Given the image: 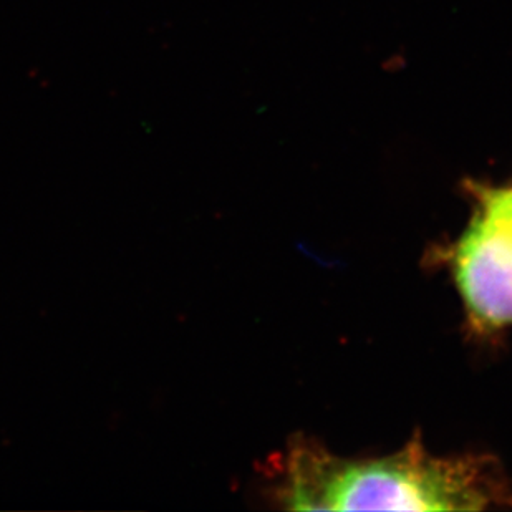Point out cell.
<instances>
[{"instance_id":"6da1fadb","label":"cell","mask_w":512,"mask_h":512,"mask_svg":"<svg viewBox=\"0 0 512 512\" xmlns=\"http://www.w3.org/2000/svg\"><path fill=\"white\" fill-rule=\"evenodd\" d=\"M279 473L277 499L294 511H481L512 499L488 458H435L420 443L368 461L300 443Z\"/></svg>"},{"instance_id":"7a4b0ae2","label":"cell","mask_w":512,"mask_h":512,"mask_svg":"<svg viewBox=\"0 0 512 512\" xmlns=\"http://www.w3.org/2000/svg\"><path fill=\"white\" fill-rule=\"evenodd\" d=\"M455 271L474 327L512 324V229L503 219L481 209L456 249Z\"/></svg>"},{"instance_id":"3957f363","label":"cell","mask_w":512,"mask_h":512,"mask_svg":"<svg viewBox=\"0 0 512 512\" xmlns=\"http://www.w3.org/2000/svg\"><path fill=\"white\" fill-rule=\"evenodd\" d=\"M476 196L484 209L496 214L512 229V188L476 186Z\"/></svg>"}]
</instances>
